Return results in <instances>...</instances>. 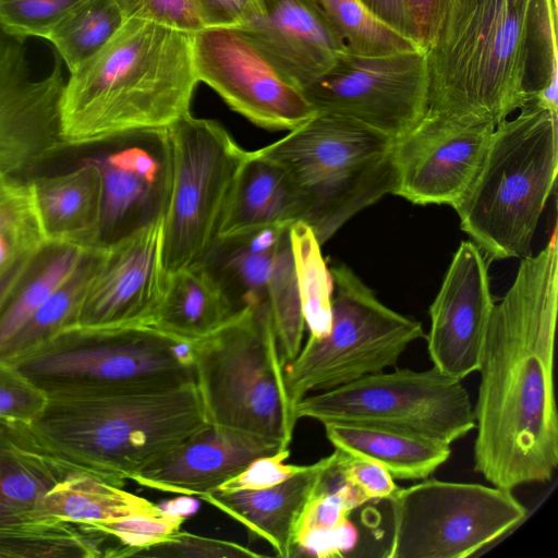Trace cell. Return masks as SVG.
Here are the masks:
<instances>
[{
	"instance_id": "6da1fadb",
	"label": "cell",
	"mask_w": 558,
	"mask_h": 558,
	"mask_svg": "<svg viewBox=\"0 0 558 558\" xmlns=\"http://www.w3.org/2000/svg\"><path fill=\"white\" fill-rule=\"evenodd\" d=\"M557 311L555 227L537 255L521 259L512 284L494 305L484 339L473 461L493 486L513 490L545 483L558 466Z\"/></svg>"
},
{
	"instance_id": "7a4b0ae2",
	"label": "cell",
	"mask_w": 558,
	"mask_h": 558,
	"mask_svg": "<svg viewBox=\"0 0 558 558\" xmlns=\"http://www.w3.org/2000/svg\"><path fill=\"white\" fill-rule=\"evenodd\" d=\"M199 83L193 34L135 19L70 73L61 104L68 148L166 130L190 112Z\"/></svg>"
},
{
	"instance_id": "3957f363",
	"label": "cell",
	"mask_w": 558,
	"mask_h": 558,
	"mask_svg": "<svg viewBox=\"0 0 558 558\" xmlns=\"http://www.w3.org/2000/svg\"><path fill=\"white\" fill-rule=\"evenodd\" d=\"M207 424L192 381L159 392L50 396L29 425L38 441L58 458L124 487Z\"/></svg>"
},
{
	"instance_id": "277c9868",
	"label": "cell",
	"mask_w": 558,
	"mask_h": 558,
	"mask_svg": "<svg viewBox=\"0 0 558 558\" xmlns=\"http://www.w3.org/2000/svg\"><path fill=\"white\" fill-rule=\"evenodd\" d=\"M531 0H451L425 50L428 111L497 125L531 102L525 34Z\"/></svg>"
},
{
	"instance_id": "5b68a950",
	"label": "cell",
	"mask_w": 558,
	"mask_h": 558,
	"mask_svg": "<svg viewBox=\"0 0 558 558\" xmlns=\"http://www.w3.org/2000/svg\"><path fill=\"white\" fill-rule=\"evenodd\" d=\"M557 112L535 100L498 123L478 172L454 207L487 262L525 258L558 169Z\"/></svg>"
},
{
	"instance_id": "8992f818",
	"label": "cell",
	"mask_w": 558,
	"mask_h": 558,
	"mask_svg": "<svg viewBox=\"0 0 558 558\" xmlns=\"http://www.w3.org/2000/svg\"><path fill=\"white\" fill-rule=\"evenodd\" d=\"M395 140L353 119L316 112L260 155L287 174L299 220L320 245L397 186Z\"/></svg>"
},
{
	"instance_id": "52a82bcc",
	"label": "cell",
	"mask_w": 558,
	"mask_h": 558,
	"mask_svg": "<svg viewBox=\"0 0 558 558\" xmlns=\"http://www.w3.org/2000/svg\"><path fill=\"white\" fill-rule=\"evenodd\" d=\"M191 345L208 423L276 439L289 448L298 420L269 310L243 307L219 330Z\"/></svg>"
},
{
	"instance_id": "ba28073f",
	"label": "cell",
	"mask_w": 558,
	"mask_h": 558,
	"mask_svg": "<svg viewBox=\"0 0 558 558\" xmlns=\"http://www.w3.org/2000/svg\"><path fill=\"white\" fill-rule=\"evenodd\" d=\"M9 362L48 397L159 392L195 381L191 343L147 328L71 325Z\"/></svg>"
},
{
	"instance_id": "9c48e42d",
	"label": "cell",
	"mask_w": 558,
	"mask_h": 558,
	"mask_svg": "<svg viewBox=\"0 0 558 558\" xmlns=\"http://www.w3.org/2000/svg\"><path fill=\"white\" fill-rule=\"evenodd\" d=\"M329 270L333 286L330 330L322 338L308 337L283 366L293 411L307 395L396 367L408 347L425 337L421 322L381 303L350 267L342 264Z\"/></svg>"
},
{
	"instance_id": "30bf717a",
	"label": "cell",
	"mask_w": 558,
	"mask_h": 558,
	"mask_svg": "<svg viewBox=\"0 0 558 558\" xmlns=\"http://www.w3.org/2000/svg\"><path fill=\"white\" fill-rule=\"evenodd\" d=\"M167 137L171 175L162 260L170 276L205 260L250 150L219 122L191 112L167 129Z\"/></svg>"
},
{
	"instance_id": "8fae6325",
	"label": "cell",
	"mask_w": 558,
	"mask_h": 558,
	"mask_svg": "<svg viewBox=\"0 0 558 558\" xmlns=\"http://www.w3.org/2000/svg\"><path fill=\"white\" fill-rule=\"evenodd\" d=\"M392 535L387 558H465L526 515L512 490L425 478L388 499Z\"/></svg>"
},
{
	"instance_id": "7c38bea8",
	"label": "cell",
	"mask_w": 558,
	"mask_h": 558,
	"mask_svg": "<svg viewBox=\"0 0 558 558\" xmlns=\"http://www.w3.org/2000/svg\"><path fill=\"white\" fill-rule=\"evenodd\" d=\"M296 420L363 422L405 429L451 446L475 428L473 405L461 379L434 366L396 368L307 395L294 407Z\"/></svg>"
},
{
	"instance_id": "4fadbf2b",
	"label": "cell",
	"mask_w": 558,
	"mask_h": 558,
	"mask_svg": "<svg viewBox=\"0 0 558 558\" xmlns=\"http://www.w3.org/2000/svg\"><path fill=\"white\" fill-rule=\"evenodd\" d=\"M302 90L316 112L353 119L396 141L415 126L428 109L426 51L383 56L344 51Z\"/></svg>"
},
{
	"instance_id": "5bb4252c",
	"label": "cell",
	"mask_w": 558,
	"mask_h": 558,
	"mask_svg": "<svg viewBox=\"0 0 558 558\" xmlns=\"http://www.w3.org/2000/svg\"><path fill=\"white\" fill-rule=\"evenodd\" d=\"M292 223L217 238L203 262L239 311L269 310L284 365L300 352L305 328L290 243Z\"/></svg>"
},
{
	"instance_id": "9a60e30c",
	"label": "cell",
	"mask_w": 558,
	"mask_h": 558,
	"mask_svg": "<svg viewBox=\"0 0 558 558\" xmlns=\"http://www.w3.org/2000/svg\"><path fill=\"white\" fill-rule=\"evenodd\" d=\"M193 61L198 81L259 128L289 132L316 114L303 90L240 29L193 34Z\"/></svg>"
},
{
	"instance_id": "2e32d148",
	"label": "cell",
	"mask_w": 558,
	"mask_h": 558,
	"mask_svg": "<svg viewBox=\"0 0 558 558\" xmlns=\"http://www.w3.org/2000/svg\"><path fill=\"white\" fill-rule=\"evenodd\" d=\"M24 43L0 27V183L26 180L68 149L60 120L62 59L54 51L50 73L34 80Z\"/></svg>"
},
{
	"instance_id": "e0dca14e",
	"label": "cell",
	"mask_w": 558,
	"mask_h": 558,
	"mask_svg": "<svg viewBox=\"0 0 558 558\" xmlns=\"http://www.w3.org/2000/svg\"><path fill=\"white\" fill-rule=\"evenodd\" d=\"M495 126L427 110L393 143V195L454 208L478 172Z\"/></svg>"
},
{
	"instance_id": "ac0fdd59",
	"label": "cell",
	"mask_w": 558,
	"mask_h": 558,
	"mask_svg": "<svg viewBox=\"0 0 558 558\" xmlns=\"http://www.w3.org/2000/svg\"><path fill=\"white\" fill-rule=\"evenodd\" d=\"M163 216L98 247L73 325L94 329L143 328L169 276L162 260Z\"/></svg>"
},
{
	"instance_id": "d6986e66",
	"label": "cell",
	"mask_w": 558,
	"mask_h": 558,
	"mask_svg": "<svg viewBox=\"0 0 558 558\" xmlns=\"http://www.w3.org/2000/svg\"><path fill=\"white\" fill-rule=\"evenodd\" d=\"M494 305L488 262L472 241H463L428 310L425 338L435 368L461 380L477 372Z\"/></svg>"
},
{
	"instance_id": "ffe728a7",
	"label": "cell",
	"mask_w": 558,
	"mask_h": 558,
	"mask_svg": "<svg viewBox=\"0 0 558 558\" xmlns=\"http://www.w3.org/2000/svg\"><path fill=\"white\" fill-rule=\"evenodd\" d=\"M117 142V149L93 158L102 181L101 245L162 217L170 191L167 129L130 134Z\"/></svg>"
},
{
	"instance_id": "44dd1931",
	"label": "cell",
	"mask_w": 558,
	"mask_h": 558,
	"mask_svg": "<svg viewBox=\"0 0 558 558\" xmlns=\"http://www.w3.org/2000/svg\"><path fill=\"white\" fill-rule=\"evenodd\" d=\"M282 449L287 448L276 439L208 423L131 481L158 492L199 497L255 459Z\"/></svg>"
},
{
	"instance_id": "7402d4cb",
	"label": "cell",
	"mask_w": 558,
	"mask_h": 558,
	"mask_svg": "<svg viewBox=\"0 0 558 558\" xmlns=\"http://www.w3.org/2000/svg\"><path fill=\"white\" fill-rule=\"evenodd\" d=\"M240 31L301 89L347 51L312 0H262L260 15Z\"/></svg>"
},
{
	"instance_id": "603a6c76",
	"label": "cell",
	"mask_w": 558,
	"mask_h": 558,
	"mask_svg": "<svg viewBox=\"0 0 558 558\" xmlns=\"http://www.w3.org/2000/svg\"><path fill=\"white\" fill-rule=\"evenodd\" d=\"M336 457L335 450L268 488L228 493L211 490L198 498L265 539L277 556L289 558L295 555L294 534L300 514Z\"/></svg>"
},
{
	"instance_id": "cb8c5ba5",
	"label": "cell",
	"mask_w": 558,
	"mask_h": 558,
	"mask_svg": "<svg viewBox=\"0 0 558 558\" xmlns=\"http://www.w3.org/2000/svg\"><path fill=\"white\" fill-rule=\"evenodd\" d=\"M47 245L93 251L101 246V173L86 159L72 171L29 180Z\"/></svg>"
},
{
	"instance_id": "d4e9b609",
	"label": "cell",
	"mask_w": 558,
	"mask_h": 558,
	"mask_svg": "<svg viewBox=\"0 0 558 558\" xmlns=\"http://www.w3.org/2000/svg\"><path fill=\"white\" fill-rule=\"evenodd\" d=\"M75 470L82 469L51 453L31 425L21 423L0 444V524L45 521L40 515L45 495Z\"/></svg>"
},
{
	"instance_id": "484cf974",
	"label": "cell",
	"mask_w": 558,
	"mask_h": 558,
	"mask_svg": "<svg viewBox=\"0 0 558 558\" xmlns=\"http://www.w3.org/2000/svg\"><path fill=\"white\" fill-rule=\"evenodd\" d=\"M323 426L336 450L374 461L398 480L428 478L451 454L448 444L387 425L328 422Z\"/></svg>"
},
{
	"instance_id": "4316f807",
	"label": "cell",
	"mask_w": 558,
	"mask_h": 558,
	"mask_svg": "<svg viewBox=\"0 0 558 558\" xmlns=\"http://www.w3.org/2000/svg\"><path fill=\"white\" fill-rule=\"evenodd\" d=\"M238 312L202 263L169 276L165 293L143 328L194 343L219 330Z\"/></svg>"
},
{
	"instance_id": "83f0119b",
	"label": "cell",
	"mask_w": 558,
	"mask_h": 558,
	"mask_svg": "<svg viewBox=\"0 0 558 558\" xmlns=\"http://www.w3.org/2000/svg\"><path fill=\"white\" fill-rule=\"evenodd\" d=\"M336 452L335 462L305 504L294 534V550L318 558L343 557L355 547L359 534L350 514L367 502L340 474Z\"/></svg>"
},
{
	"instance_id": "f1b7e54d",
	"label": "cell",
	"mask_w": 558,
	"mask_h": 558,
	"mask_svg": "<svg viewBox=\"0 0 558 558\" xmlns=\"http://www.w3.org/2000/svg\"><path fill=\"white\" fill-rule=\"evenodd\" d=\"M298 205L284 171L250 150L220 223L225 238L274 223L298 221Z\"/></svg>"
},
{
	"instance_id": "f546056e",
	"label": "cell",
	"mask_w": 558,
	"mask_h": 558,
	"mask_svg": "<svg viewBox=\"0 0 558 558\" xmlns=\"http://www.w3.org/2000/svg\"><path fill=\"white\" fill-rule=\"evenodd\" d=\"M162 511L160 505L85 470L71 472L45 495L40 505L44 520L59 519L75 524Z\"/></svg>"
},
{
	"instance_id": "4dcf8cb0",
	"label": "cell",
	"mask_w": 558,
	"mask_h": 558,
	"mask_svg": "<svg viewBox=\"0 0 558 558\" xmlns=\"http://www.w3.org/2000/svg\"><path fill=\"white\" fill-rule=\"evenodd\" d=\"M106 539L59 519L0 524V558H98L104 557Z\"/></svg>"
},
{
	"instance_id": "1f68e13d",
	"label": "cell",
	"mask_w": 558,
	"mask_h": 558,
	"mask_svg": "<svg viewBox=\"0 0 558 558\" xmlns=\"http://www.w3.org/2000/svg\"><path fill=\"white\" fill-rule=\"evenodd\" d=\"M298 289L310 337L326 336L331 326L332 278L322 255L320 244L305 222L294 221L289 229Z\"/></svg>"
},
{
	"instance_id": "d6a6232c",
	"label": "cell",
	"mask_w": 558,
	"mask_h": 558,
	"mask_svg": "<svg viewBox=\"0 0 558 558\" xmlns=\"http://www.w3.org/2000/svg\"><path fill=\"white\" fill-rule=\"evenodd\" d=\"M97 250L87 254L77 269L31 316L4 347L1 360L10 361L75 323L95 267Z\"/></svg>"
},
{
	"instance_id": "836d02e7",
	"label": "cell",
	"mask_w": 558,
	"mask_h": 558,
	"mask_svg": "<svg viewBox=\"0 0 558 558\" xmlns=\"http://www.w3.org/2000/svg\"><path fill=\"white\" fill-rule=\"evenodd\" d=\"M124 21L114 0H87L54 28L48 40L72 73L95 56Z\"/></svg>"
},
{
	"instance_id": "e575fe53",
	"label": "cell",
	"mask_w": 558,
	"mask_h": 558,
	"mask_svg": "<svg viewBox=\"0 0 558 558\" xmlns=\"http://www.w3.org/2000/svg\"><path fill=\"white\" fill-rule=\"evenodd\" d=\"M312 1L351 53L383 56L422 49L379 21L360 0Z\"/></svg>"
},
{
	"instance_id": "d590c367",
	"label": "cell",
	"mask_w": 558,
	"mask_h": 558,
	"mask_svg": "<svg viewBox=\"0 0 558 558\" xmlns=\"http://www.w3.org/2000/svg\"><path fill=\"white\" fill-rule=\"evenodd\" d=\"M90 252L72 246L56 247L49 252L44 264L32 274L0 312V353Z\"/></svg>"
},
{
	"instance_id": "8d00e7d4",
	"label": "cell",
	"mask_w": 558,
	"mask_h": 558,
	"mask_svg": "<svg viewBox=\"0 0 558 558\" xmlns=\"http://www.w3.org/2000/svg\"><path fill=\"white\" fill-rule=\"evenodd\" d=\"M555 0H531L525 34V87L531 97L557 112Z\"/></svg>"
},
{
	"instance_id": "74e56055",
	"label": "cell",
	"mask_w": 558,
	"mask_h": 558,
	"mask_svg": "<svg viewBox=\"0 0 558 558\" xmlns=\"http://www.w3.org/2000/svg\"><path fill=\"white\" fill-rule=\"evenodd\" d=\"M185 519L163 510L160 513L132 514L78 525L118 542L106 549L104 557H134L138 551L169 538L182 527Z\"/></svg>"
},
{
	"instance_id": "f35d334b",
	"label": "cell",
	"mask_w": 558,
	"mask_h": 558,
	"mask_svg": "<svg viewBox=\"0 0 558 558\" xmlns=\"http://www.w3.org/2000/svg\"><path fill=\"white\" fill-rule=\"evenodd\" d=\"M0 234L12 250L51 248L41 232L29 180L0 183Z\"/></svg>"
},
{
	"instance_id": "ab89813d",
	"label": "cell",
	"mask_w": 558,
	"mask_h": 558,
	"mask_svg": "<svg viewBox=\"0 0 558 558\" xmlns=\"http://www.w3.org/2000/svg\"><path fill=\"white\" fill-rule=\"evenodd\" d=\"M87 0H0V27L25 40L49 39L54 28Z\"/></svg>"
},
{
	"instance_id": "60d3db41",
	"label": "cell",
	"mask_w": 558,
	"mask_h": 558,
	"mask_svg": "<svg viewBox=\"0 0 558 558\" xmlns=\"http://www.w3.org/2000/svg\"><path fill=\"white\" fill-rule=\"evenodd\" d=\"M134 557L256 558L263 555L239 543L193 534L181 527L166 541L138 551Z\"/></svg>"
},
{
	"instance_id": "b9f144b4",
	"label": "cell",
	"mask_w": 558,
	"mask_h": 558,
	"mask_svg": "<svg viewBox=\"0 0 558 558\" xmlns=\"http://www.w3.org/2000/svg\"><path fill=\"white\" fill-rule=\"evenodd\" d=\"M48 396L15 365L0 359V420L31 424Z\"/></svg>"
},
{
	"instance_id": "7bdbcfd3",
	"label": "cell",
	"mask_w": 558,
	"mask_h": 558,
	"mask_svg": "<svg viewBox=\"0 0 558 558\" xmlns=\"http://www.w3.org/2000/svg\"><path fill=\"white\" fill-rule=\"evenodd\" d=\"M125 20L135 19L190 34L204 24L195 0H114Z\"/></svg>"
},
{
	"instance_id": "ee69618b",
	"label": "cell",
	"mask_w": 558,
	"mask_h": 558,
	"mask_svg": "<svg viewBox=\"0 0 558 558\" xmlns=\"http://www.w3.org/2000/svg\"><path fill=\"white\" fill-rule=\"evenodd\" d=\"M290 449L263 456L252 461L242 472L231 477L217 489L219 492L255 490L277 485L300 472L304 465L288 464Z\"/></svg>"
},
{
	"instance_id": "f6af8a7d",
	"label": "cell",
	"mask_w": 558,
	"mask_h": 558,
	"mask_svg": "<svg viewBox=\"0 0 558 558\" xmlns=\"http://www.w3.org/2000/svg\"><path fill=\"white\" fill-rule=\"evenodd\" d=\"M338 451L337 466L342 477L367 501L390 499L398 490L392 475L380 464Z\"/></svg>"
},
{
	"instance_id": "bcb514c9",
	"label": "cell",
	"mask_w": 558,
	"mask_h": 558,
	"mask_svg": "<svg viewBox=\"0 0 558 558\" xmlns=\"http://www.w3.org/2000/svg\"><path fill=\"white\" fill-rule=\"evenodd\" d=\"M205 28L244 29L262 13V0H195Z\"/></svg>"
},
{
	"instance_id": "7dc6e473",
	"label": "cell",
	"mask_w": 558,
	"mask_h": 558,
	"mask_svg": "<svg viewBox=\"0 0 558 558\" xmlns=\"http://www.w3.org/2000/svg\"><path fill=\"white\" fill-rule=\"evenodd\" d=\"M451 0H404L413 40L426 50L435 39Z\"/></svg>"
},
{
	"instance_id": "c3c4849f",
	"label": "cell",
	"mask_w": 558,
	"mask_h": 558,
	"mask_svg": "<svg viewBox=\"0 0 558 558\" xmlns=\"http://www.w3.org/2000/svg\"><path fill=\"white\" fill-rule=\"evenodd\" d=\"M50 250H12L9 259L0 266V312L40 266Z\"/></svg>"
},
{
	"instance_id": "681fc988",
	"label": "cell",
	"mask_w": 558,
	"mask_h": 558,
	"mask_svg": "<svg viewBox=\"0 0 558 558\" xmlns=\"http://www.w3.org/2000/svg\"><path fill=\"white\" fill-rule=\"evenodd\" d=\"M360 1L379 21H381L383 23H385L386 25H388L396 32L400 33L404 37L413 40L410 23H409L408 15L405 12L404 0H360Z\"/></svg>"
},
{
	"instance_id": "f907efd6",
	"label": "cell",
	"mask_w": 558,
	"mask_h": 558,
	"mask_svg": "<svg viewBox=\"0 0 558 558\" xmlns=\"http://www.w3.org/2000/svg\"><path fill=\"white\" fill-rule=\"evenodd\" d=\"M169 513L187 518L197 509V501L192 498L182 497L160 505Z\"/></svg>"
},
{
	"instance_id": "816d5d0a",
	"label": "cell",
	"mask_w": 558,
	"mask_h": 558,
	"mask_svg": "<svg viewBox=\"0 0 558 558\" xmlns=\"http://www.w3.org/2000/svg\"><path fill=\"white\" fill-rule=\"evenodd\" d=\"M21 422L0 420V444L14 435Z\"/></svg>"
},
{
	"instance_id": "f5cc1de1",
	"label": "cell",
	"mask_w": 558,
	"mask_h": 558,
	"mask_svg": "<svg viewBox=\"0 0 558 558\" xmlns=\"http://www.w3.org/2000/svg\"><path fill=\"white\" fill-rule=\"evenodd\" d=\"M12 248L5 235L0 234V266L11 256Z\"/></svg>"
}]
</instances>
